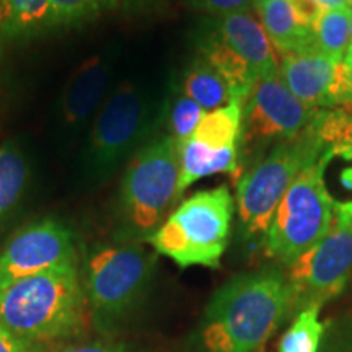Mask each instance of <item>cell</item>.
I'll return each instance as SVG.
<instances>
[{"label": "cell", "mask_w": 352, "mask_h": 352, "mask_svg": "<svg viewBox=\"0 0 352 352\" xmlns=\"http://www.w3.org/2000/svg\"><path fill=\"white\" fill-rule=\"evenodd\" d=\"M321 7L327 10V8H340V7H347L352 10V0H318Z\"/></svg>", "instance_id": "obj_28"}, {"label": "cell", "mask_w": 352, "mask_h": 352, "mask_svg": "<svg viewBox=\"0 0 352 352\" xmlns=\"http://www.w3.org/2000/svg\"><path fill=\"white\" fill-rule=\"evenodd\" d=\"M114 69L111 52L101 51L78 65L57 100L56 124L64 139H72L94 122L108 96Z\"/></svg>", "instance_id": "obj_14"}, {"label": "cell", "mask_w": 352, "mask_h": 352, "mask_svg": "<svg viewBox=\"0 0 352 352\" xmlns=\"http://www.w3.org/2000/svg\"><path fill=\"white\" fill-rule=\"evenodd\" d=\"M352 10L347 7L327 8L315 26L316 50L334 63L344 59L351 44Z\"/></svg>", "instance_id": "obj_21"}, {"label": "cell", "mask_w": 352, "mask_h": 352, "mask_svg": "<svg viewBox=\"0 0 352 352\" xmlns=\"http://www.w3.org/2000/svg\"><path fill=\"white\" fill-rule=\"evenodd\" d=\"M114 2H116L118 8H120V7L131 8V7H134V3L139 2V0H114Z\"/></svg>", "instance_id": "obj_30"}, {"label": "cell", "mask_w": 352, "mask_h": 352, "mask_svg": "<svg viewBox=\"0 0 352 352\" xmlns=\"http://www.w3.org/2000/svg\"><path fill=\"white\" fill-rule=\"evenodd\" d=\"M155 122V107L147 91L124 80L109 91L96 113L82 152L85 182H108L114 171L144 147Z\"/></svg>", "instance_id": "obj_6"}, {"label": "cell", "mask_w": 352, "mask_h": 352, "mask_svg": "<svg viewBox=\"0 0 352 352\" xmlns=\"http://www.w3.org/2000/svg\"><path fill=\"white\" fill-rule=\"evenodd\" d=\"M155 254L142 243H96L85 250L80 280L88 320L101 336L111 338L134 310L151 283Z\"/></svg>", "instance_id": "obj_4"}, {"label": "cell", "mask_w": 352, "mask_h": 352, "mask_svg": "<svg viewBox=\"0 0 352 352\" xmlns=\"http://www.w3.org/2000/svg\"><path fill=\"white\" fill-rule=\"evenodd\" d=\"M199 56L204 57L227 83L232 94V101H240L245 104L258 78L252 67L245 63L243 57L233 51L214 30H210L202 38Z\"/></svg>", "instance_id": "obj_18"}, {"label": "cell", "mask_w": 352, "mask_h": 352, "mask_svg": "<svg viewBox=\"0 0 352 352\" xmlns=\"http://www.w3.org/2000/svg\"><path fill=\"white\" fill-rule=\"evenodd\" d=\"M349 47L352 50V20H351V44H349Z\"/></svg>", "instance_id": "obj_32"}, {"label": "cell", "mask_w": 352, "mask_h": 352, "mask_svg": "<svg viewBox=\"0 0 352 352\" xmlns=\"http://www.w3.org/2000/svg\"><path fill=\"white\" fill-rule=\"evenodd\" d=\"M290 315L287 277L266 270L233 277L206 307L201 344L206 352H256Z\"/></svg>", "instance_id": "obj_1"}, {"label": "cell", "mask_w": 352, "mask_h": 352, "mask_svg": "<svg viewBox=\"0 0 352 352\" xmlns=\"http://www.w3.org/2000/svg\"><path fill=\"white\" fill-rule=\"evenodd\" d=\"M78 263L74 233L56 219L20 228L0 252V290L52 267Z\"/></svg>", "instance_id": "obj_13"}, {"label": "cell", "mask_w": 352, "mask_h": 352, "mask_svg": "<svg viewBox=\"0 0 352 352\" xmlns=\"http://www.w3.org/2000/svg\"><path fill=\"white\" fill-rule=\"evenodd\" d=\"M182 91L204 109L206 113L226 107L232 101V94L219 72L204 57L197 56L184 69Z\"/></svg>", "instance_id": "obj_20"}, {"label": "cell", "mask_w": 352, "mask_h": 352, "mask_svg": "<svg viewBox=\"0 0 352 352\" xmlns=\"http://www.w3.org/2000/svg\"><path fill=\"white\" fill-rule=\"evenodd\" d=\"M341 182L347 189H352V168H347V170L342 171Z\"/></svg>", "instance_id": "obj_29"}, {"label": "cell", "mask_w": 352, "mask_h": 352, "mask_svg": "<svg viewBox=\"0 0 352 352\" xmlns=\"http://www.w3.org/2000/svg\"><path fill=\"white\" fill-rule=\"evenodd\" d=\"M212 30L243 57L256 78L279 72L276 47L252 12H233L217 16Z\"/></svg>", "instance_id": "obj_16"}, {"label": "cell", "mask_w": 352, "mask_h": 352, "mask_svg": "<svg viewBox=\"0 0 352 352\" xmlns=\"http://www.w3.org/2000/svg\"><path fill=\"white\" fill-rule=\"evenodd\" d=\"M290 6H292L294 12L297 13L302 23L311 30H315L321 13L324 12L318 0H290Z\"/></svg>", "instance_id": "obj_26"}, {"label": "cell", "mask_w": 352, "mask_h": 352, "mask_svg": "<svg viewBox=\"0 0 352 352\" xmlns=\"http://www.w3.org/2000/svg\"><path fill=\"white\" fill-rule=\"evenodd\" d=\"M341 352H352V344H351V346H347V347H344V349H342Z\"/></svg>", "instance_id": "obj_31"}, {"label": "cell", "mask_w": 352, "mask_h": 352, "mask_svg": "<svg viewBox=\"0 0 352 352\" xmlns=\"http://www.w3.org/2000/svg\"><path fill=\"white\" fill-rule=\"evenodd\" d=\"M241 131L243 103L240 101H230L202 116L191 138L179 145V196L206 176L228 173L239 182Z\"/></svg>", "instance_id": "obj_10"}, {"label": "cell", "mask_w": 352, "mask_h": 352, "mask_svg": "<svg viewBox=\"0 0 352 352\" xmlns=\"http://www.w3.org/2000/svg\"><path fill=\"white\" fill-rule=\"evenodd\" d=\"M352 271V201L334 202L327 235L289 266L290 314L321 307L344 290Z\"/></svg>", "instance_id": "obj_9"}, {"label": "cell", "mask_w": 352, "mask_h": 352, "mask_svg": "<svg viewBox=\"0 0 352 352\" xmlns=\"http://www.w3.org/2000/svg\"><path fill=\"white\" fill-rule=\"evenodd\" d=\"M316 116L297 135L277 142L236 182V208L248 235H266L272 215L290 184L328 151L316 129Z\"/></svg>", "instance_id": "obj_7"}, {"label": "cell", "mask_w": 352, "mask_h": 352, "mask_svg": "<svg viewBox=\"0 0 352 352\" xmlns=\"http://www.w3.org/2000/svg\"><path fill=\"white\" fill-rule=\"evenodd\" d=\"M44 347L34 346L32 342L21 340L15 333L0 323V352H39Z\"/></svg>", "instance_id": "obj_27"}, {"label": "cell", "mask_w": 352, "mask_h": 352, "mask_svg": "<svg viewBox=\"0 0 352 352\" xmlns=\"http://www.w3.org/2000/svg\"><path fill=\"white\" fill-rule=\"evenodd\" d=\"M39 352H131L122 342L113 340H91V341H64L54 346H47Z\"/></svg>", "instance_id": "obj_24"}, {"label": "cell", "mask_w": 352, "mask_h": 352, "mask_svg": "<svg viewBox=\"0 0 352 352\" xmlns=\"http://www.w3.org/2000/svg\"><path fill=\"white\" fill-rule=\"evenodd\" d=\"M254 2H259V0H254Z\"/></svg>", "instance_id": "obj_33"}, {"label": "cell", "mask_w": 352, "mask_h": 352, "mask_svg": "<svg viewBox=\"0 0 352 352\" xmlns=\"http://www.w3.org/2000/svg\"><path fill=\"white\" fill-rule=\"evenodd\" d=\"M320 109L307 107L289 90L279 72L259 77L245 101L240 157L271 140L290 139L315 120Z\"/></svg>", "instance_id": "obj_11"}, {"label": "cell", "mask_w": 352, "mask_h": 352, "mask_svg": "<svg viewBox=\"0 0 352 352\" xmlns=\"http://www.w3.org/2000/svg\"><path fill=\"white\" fill-rule=\"evenodd\" d=\"M338 65L321 52L280 54L279 76L294 95L307 107L321 109L334 107Z\"/></svg>", "instance_id": "obj_15"}, {"label": "cell", "mask_w": 352, "mask_h": 352, "mask_svg": "<svg viewBox=\"0 0 352 352\" xmlns=\"http://www.w3.org/2000/svg\"><path fill=\"white\" fill-rule=\"evenodd\" d=\"M254 3L261 16L264 32L280 54L318 52L315 30L302 23L290 6V0H259Z\"/></svg>", "instance_id": "obj_17"}, {"label": "cell", "mask_w": 352, "mask_h": 352, "mask_svg": "<svg viewBox=\"0 0 352 352\" xmlns=\"http://www.w3.org/2000/svg\"><path fill=\"white\" fill-rule=\"evenodd\" d=\"M186 2L196 10L210 13L215 16L248 10L250 6V0H186Z\"/></svg>", "instance_id": "obj_25"}, {"label": "cell", "mask_w": 352, "mask_h": 352, "mask_svg": "<svg viewBox=\"0 0 352 352\" xmlns=\"http://www.w3.org/2000/svg\"><path fill=\"white\" fill-rule=\"evenodd\" d=\"M114 8V0H0V56L16 44L77 28Z\"/></svg>", "instance_id": "obj_12"}, {"label": "cell", "mask_w": 352, "mask_h": 352, "mask_svg": "<svg viewBox=\"0 0 352 352\" xmlns=\"http://www.w3.org/2000/svg\"><path fill=\"white\" fill-rule=\"evenodd\" d=\"M321 307H308L298 311L292 327L279 341V352H318L324 324L320 321Z\"/></svg>", "instance_id": "obj_22"}, {"label": "cell", "mask_w": 352, "mask_h": 352, "mask_svg": "<svg viewBox=\"0 0 352 352\" xmlns=\"http://www.w3.org/2000/svg\"><path fill=\"white\" fill-rule=\"evenodd\" d=\"M179 145L168 134L148 140L127 164L116 202L114 241L145 243L178 204Z\"/></svg>", "instance_id": "obj_3"}, {"label": "cell", "mask_w": 352, "mask_h": 352, "mask_svg": "<svg viewBox=\"0 0 352 352\" xmlns=\"http://www.w3.org/2000/svg\"><path fill=\"white\" fill-rule=\"evenodd\" d=\"M333 157L328 148L285 191L266 232L267 256L290 266L328 233L336 201L328 192L323 178Z\"/></svg>", "instance_id": "obj_8"}, {"label": "cell", "mask_w": 352, "mask_h": 352, "mask_svg": "<svg viewBox=\"0 0 352 352\" xmlns=\"http://www.w3.org/2000/svg\"><path fill=\"white\" fill-rule=\"evenodd\" d=\"M206 111L199 104L189 100L183 91L175 95L170 100L168 109L165 113L166 127H168V135L176 140V144L182 145L191 138L192 132L196 131L202 116Z\"/></svg>", "instance_id": "obj_23"}, {"label": "cell", "mask_w": 352, "mask_h": 352, "mask_svg": "<svg viewBox=\"0 0 352 352\" xmlns=\"http://www.w3.org/2000/svg\"><path fill=\"white\" fill-rule=\"evenodd\" d=\"M87 320L78 263L52 267L0 290V323L34 346L70 341L83 331Z\"/></svg>", "instance_id": "obj_2"}, {"label": "cell", "mask_w": 352, "mask_h": 352, "mask_svg": "<svg viewBox=\"0 0 352 352\" xmlns=\"http://www.w3.org/2000/svg\"><path fill=\"white\" fill-rule=\"evenodd\" d=\"M32 178L30 160L15 140L0 145V227L15 214Z\"/></svg>", "instance_id": "obj_19"}, {"label": "cell", "mask_w": 352, "mask_h": 352, "mask_svg": "<svg viewBox=\"0 0 352 352\" xmlns=\"http://www.w3.org/2000/svg\"><path fill=\"white\" fill-rule=\"evenodd\" d=\"M233 212L235 199L227 184L204 189L179 202L145 243L182 270L189 266L219 270L230 240Z\"/></svg>", "instance_id": "obj_5"}]
</instances>
